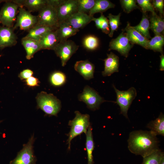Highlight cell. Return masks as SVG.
Returning <instances> with one entry per match:
<instances>
[{
  "mask_svg": "<svg viewBox=\"0 0 164 164\" xmlns=\"http://www.w3.org/2000/svg\"><path fill=\"white\" fill-rule=\"evenodd\" d=\"M156 136L151 131L132 132L128 140V147L132 153L144 158L159 149Z\"/></svg>",
  "mask_w": 164,
  "mask_h": 164,
  "instance_id": "1",
  "label": "cell"
},
{
  "mask_svg": "<svg viewBox=\"0 0 164 164\" xmlns=\"http://www.w3.org/2000/svg\"><path fill=\"white\" fill-rule=\"evenodd\" d=\"M60 0H48L47 4L39 11L35 25L56 29L59 25L57 8Z\"/></svg>",
  "mask_w": 164,
  "mask_h": 164,
  "instance_id": "2",
  "label": "cell"
},
{
  "mask_svg": "<svg viewBox=\"0 0 164 164\" xmlns=\"http://www.w3.org/2000/svg\"><path fill=\"white\" fill-rule=\"evenodd\" d=\"M75 116L68 123L71 128L67 140L68 149H70L71 142L76 137L83 133L86 134L90 125V116L87 114H83L78 111L75 112Z\"/></svg>",
  "mask_w": 164,
  "mask_h": 164,
  "instance_id": "3",
  "label": "cell"
},
{
  "mask_svg": "<svg viewBox=\"0 0 164 164\" xmlns=\"http://www.w3.org/2000/svg\"><path fill=\"white\" fill-rule=\"evenodd\" d=\"M38 108L46 114L57 116L61 108L60 101L51 94L42 91L36 97Z\"/></svg>",
  "mask_w": 164,
  "mask_h": 164,
  "instance_id": "4",
  "label": "cell"
},
{
  "mask_svg": "<svg viewBox=\"0 0 164 164\" xmlns=\"http://www.w3.org/2000/svg\"><path fill=\"white\" fill-rule=\"evenodd\" d=\"M35 140L33 134L27 143L24 145L16 157L10 161V164H36V158L33 149Z\"/></svg>",
  "mask_w": 164,
  "mask_h": 164,
  "instance_id": "5",
  "label": "cell"
},
{
  "mask_svg": "<svg viewBox=\"0 0 164 164\" xmlns=\"http://www.w3.org/2000/svg\"><path fill=\"white\" fill-rule=\"evenodd\" d=\"M78 99L93 111L98 109L101 104L106 101L96 91L88 85L85 86L82 93L79 94Z\"/></svg>",
  "mask_w": 164,
  "mask_h": 164,
  "instance_id": "6",
  "label": "cell"
},
{
  "mask_svg": "<svg viewBox=\"0 0 164 164\" xmlns=\"http://www.w3.org/2000/svg\"><path fill=\"white\" fill-rule=\"evenodd\" d=\"M117 95L116 103L120 107L121 113L128 118L127 112L133 101L136 97L137 92L134 87L127 91H121L113 86Z\"/></svg>",
  "mask_w": 164,
  "mask_h": 164,
  "instance_id": "7",
  "label": "cell"
},
{
  "mask_svg": "<svg viewBox=\"0 0 164 164\" xmlns=\"http://www.w3.org/2000/svg\"><path fill=\"white\" fill-rule=\"evenodd\" d=\"M79 47L73 41L67 40L59 42L53 50L60 59L62 65L64 67Z\"/></svg>",
  "mask_w": 164,
  "mask_h": 164,
  "instance_id": "8",
  "label": "cell"
},
{
  "mask_svg": "<svg viewBox=\"0 0 164 164\" xmlns=\"http://www.w3.org/2000/svg\"><path fill=\"white\" fill-rule=\"evenodd\" d=\"M59 24L77 12V0H60L57 8Z\"/></svg>",
  "mask_w": 164,
  "mask_h": 164,
  "instance_id": "9",
  "label": "cell"
},
{
  "mask_svg": "<svg viewBox=\"0 0 164 164\" xmlns=\"http://www.w3.org/2000/svg\"><path fill=\"white\" fill-rule=\"evenodd\" d=\"M12 2L5 3L0 11V23L6 27L12 28L19 6Z\"/></svg>",
  "mask_w": 164,
  "mask_h": 164,
  "instance_id": "10",
  "label": "cell"
},
{
  "mask_svg": "<svg viewBox=\"0 0 164 164\" xmlns=\"http://www.w3.org/2000/svg\"><path fill=\"white\" fill-rule=\"evenodd\" d=\"M132 45L125 32H123L116 38L111 39L109 43V50H116L121 55L127 57Z\"/></svg>",
  "mask_w": 164,
  "mask_h": 164,
  "instance_id": "11",
  "label": "cell"
},
{
  "mask_svg": "<svg viewBox=\"0 0 164 164\" xmlns=\"http://www.w3.org/2000/svg\"><path fill=\"white\" fill-rule=\"evenodd\" d=\"M19 11L16 22L13 29L19 27L21 30H29L36 24L37 16L32 15L29 11L26 10L22 6H19Z\"/></svg>",
  "mask_w": 164,
  "mask_h": 164,
  "instance_id": "12",
  "label": "cell"
},
{
  "mask_svg": "<svg viewBox=\"0 0 164 164\" xmlns=\"http://www.w3.org/2000/svg\"><path fill=\"white\" fill-rule=\"evenodd\" d=\"M17 39L12 28H0V49L15 45L17 42Z\"/></svg>",
  "mask_w": 164,
  "mask_h": 164,
  "instance_id": "13",
  "label": "cell"
},
{
  "mask_svg": "<svg viewBox=\"0 0 164 164\" xmlns=\"http://www.w3.org/2000/svg\"><path fill=\"white\" fill-rule=\"evenodd\" d=\"M93 16L87 14L77 12L64 21L73 28L79 30L82 29L92 21Z\"/></svg>",
  "mask_w": 164,
  "mask_h": 164,
  "instance_id": "14",
  "label": "cell"
},
{
  "mask_svg": "<svg viewBox=\"0 0 164 164\" xmlns=\"http://www.w3.org/2000/svg\"><path fill=\"white\" fill-rule=\"evenodd\" d=\"M125 31L126 32L125 33L131 43L132 45L138 44L148 49L149 40L135 30L129 23H127Z\"/></svg>",
  "mask_w": 164,
  "mask_h": 164,
  "instance_id": "15",
  "label": "cell"
},
{
  "mask_svg": "<svg viewBox=\"0 0 164 164\" xmlns=\"http://www.w3.org/2000/svg\"><path fill=\"white\" fill-rule=\"evenodd\" d=\"M74 68L85 80H89L94 77V66L88 60L77 61Z\"/></svg>",
  "mask_w": 164,
  "mask_h": 164,
  "instance_id": "16",
  "label": "cell"
},
{
  "mask_svg": "<svg viewBox=\"0 0 164 164\" xmlns=\"http://www.w3.org/2000/svg\"><path fill=\"white\" fill-rule=\"evenodd\" d=\"M104 61V69L102 72L103 76H110L114 73L118 71L119 59L115 54L111 52L107 54V57Z\"/></svg>",
  "mask_w": 164,
  "mask_h": 164,
  "instance_id": "17",
  "label": "cell"
},
{
  "mask_svg": "<svg viewBox=\"0 0 164 164\" xmlns=\"http://www.w3.org/2000/svg\"><path fill=\"white\" fill-rule=\"evenodd\" d=\"M56 29L50 31L38 40L42 49L54 50L59 42Z\"/></svg>",
  "mask_w": 164,
  "mask_h": 164,
  "instance_id": "18",
  "label": "cell"
},
{
  "mask_svg": "<svg viewBox=\"0 0 164 164\" xmlns=\"http://www.w3.org/2000/svg\"><path fill=\"white\" fill-rule=\"evenodd\" d=\"M56 30L59 42L67 40L68 38L75 35L79 31L73 28L65 22L59 23Z\"/></svg>",
  "mask_w": 164,
  "mask_h": 164,
  "instance_id": "19",
  "label": "cell"
},
{
  "mask_svg": "<svg viewBox=\"0 0 164 164\" xmlns=\"http://www.w3.org/2000/svg\"><path fill=\"white\" fill-rule=\"evenodd\" d=\"M21 41L26 52V57L28 60L33 57L36 53L41 50L38 41L24 37Z\"/></svg>",
  "mask_w": 164,
  "mask_h": 164,
  "instance_id": "20",
  "label": "cell"
},
{
  "mask_svg": "<svg viewBox=\"0 0 164 164\" xmlns=\"http://www.w3.org/2000/svg\"><path fill=\"white\" fill-rule=\"evenodd\" d=\"M48 0H14L12 1L19 5L27 8L30 12L39 11L47 3Z\"/></svg>",
  "mask_w": 164,
  "mask_h": 164,
  "instance_id": "21",
  "label": "cell"
},
{
  "mask_svg": "<svg viewBox=\"0 0 164 164\" xmlns=\"http://www.w3.org/2000/svg\"><path fill=\"white\" fill-rule=\"evenodd\" d=\"M56 29L47 26L35 25L29 30L28 33L25 37L38 41L47 32Z\"/></svg>",
  "mask_w": 164,
  "mask_h": 164,
  "instance_id": "22",
  "label": "cell"
},
{
  "mask_svg": "<svg viewBox=\"0 0 164 164\" xmlns=\"http://www.w3.org/2000/svg\"><path fill=\"white\" fill-rule=\"evenodd\" d=\"M149 21L150 29L155 35H162L164 29V20L162 16H159L156 14H152Z\"/></svg>",
  "mask_w": 164,
  "mask_h": 164,
  "instance_id": "23",
  "label": "cell"
},
{
  "mask_svg": "<svg viewBox=\"0 0 164 164\" xmlns=\"http://www.w3.org/2000/svg\"><path fill=\"white\" fill-rule=\"evenodd\" d=\"M115 5L108 0H96L93 8L88 13V15L92 16L95 13L100 12L101 13L108 9L114 8Z\"/></svg>",
  "mask_w": 164,
  "mask_h": 164,
  "instance_id": "24",
  "label": "cell"
},
{
  "mask_svg": "<svg viewBox=\"0 0 164 164\" xmlns=\"http://www.w3.org/2000/svg\"><path fill=\"white\" fill-rule=\"evenodd\" d=\"M150 131L156 135H164V116L161 113L158 117L154 121L150 122L147 126Z\"/></svg>",
  "mask_w": 164,
  "mask_h": 164,
  "instance_id": "25",
  "label": "cell"
},
{
  "mask_svg": "<svg viewBox=\"0 0 164 164\" xmlns=\"http://www.w3.org/2000/svg\"><path fill=\"white\" fill-rule=\"evenodd\" d=\"M92 128L90 126L85 134L86 135V148L87 152V164H94L93 152L94 145V142Z\"/></svg>",
  "mask_w": 164,
  "mask_h": 164,
  "instance_id": "26",
  "label": "cell"
},
{
  "mask_svg": "<svg viewBox=\"0 0 164 164\" xmlns=\"http://www.w3.org/2000/svg\"><path fill=\"white\" fill-rule=\"evenodd\" d=\"M132 27L148 39L151 38L149 32V21L146 13H143L142 19L139 24Z\"/></svg>",
  "mask_w": 164,
  "mask_h": 164,
  "instance_id": "27",
  "label": "cell"
},
{
  "mask_svg": "<svg viewBox=\"0 0 164 164\" xmlns=\"http://www.w3.org/2000/svg\"><path fill=\"white\" fill-rule=\"evenodd\" d=\"M164 44V37L162 34L155 35L151 40H149L148 49L163 54V47Z\"/></svg>",
  "mask_w": 164,
  "mask_h": 164,
  "instance_id": "28",
  "label": "cell"
},
{
  "mask_svg": "<svg viewBox=\"0 0 164 164\" xmlns=\"http://www.w3.org/2000/svg\"><path fill=\"white\" fill-rule=\"evenodd\" d=\"M164 157V153L159 149L143 158L142 164H159Z\"/></svg>",
  "mask_w": 164,
  "mask_h": 164,
  "instance_id": "29",
  "label": "cell"
},
{
  "mask_svg": "<svg viewBox=\"0 0 164 164\" xmlns=\"http://www.w3.org/2000/svg\"><path fill=\"white\" fill-rule=\"evenodd\" d=\"M92 21H94L97 28L100 29L104 33L108 34L110 32L108 19L102 13L98 18L93 17Z\"/></svg>",
  "mask_w": 164,
  "mask_h": 164,
  "instance_id": "30",
  "label": "cell"
},
{
  "mask_svg": "<svg viewBox=\"0 0 164 164\" xmlns=\"http://www.w3.org/2000/svg\"><path fill=\"white\" fill-rule=\"evenodd\" d=\"M83 45L84 47L88 50H94L99 46V39L94 35H89L86 36L84 39Z\"/></svg>",
  "mask_w": 164,
  "mask_h": 164,
  "instance_id": "31",
  "label": "cell"
},
{
  "mask_svg": "<svg viewBox=\"0 0 164 164\" xmlns=\"http://www.w3.org/2000/svg\"><path fill=\"white\" fill-rule=\"evenodd\" d=\"M50 80L52 85L56 87H59L65 84L66 77L63 73L60 71H56L51 74Z\"/></svg>",
  "mask_w": 164,
  "mask_h": 164,
  "instance_id": "32",
  "label": "cell"
},
{
  "mask_svg": "<svg viewBox=\"0 0 164 164\" xmlns=\"http://www.w3.org/2000/svg\"><path fill=\"white\" fill-rule=\"evenodd\" d=\"M121 15V13H119L116 15L109 13L108 16L109 27L110 28L108 35L111 37H112L114 32L117 30L120 25Z\"/></svg>",
  "mask_w": 164,
  "mask_h": 164,
  "instance_id": "33",
  "label": "cell"
},
{
  "mask_svg": "<svg viewBox=\"0 0 164 164\" xmlns=\"http://www.w3.org/2000/svg\"><path fill=\"white\" fill-rule=\"evenodd\" d=\"M77 12L87 14L93 8L95 0H77Z\"/></svg>",
  "mask_w": 164,
  "mask_h": 164,
  "instance_id": "34",
  "label": "cell"
},
{
  "mask_svg": "<svg viewBox=\"0 0 164 164\" xmlns=\"http://www.w3.org/2000/svg\"><path fill=\"white\" fill-rule=\"evenodd\" d=\"M136 2L140 7L143 13H146L148 11L152 12V14H156L151 1L149 0H137Z\"/></svg>",
  "mask_w": 164,
  "mask_h": 164,
  "instance_id": "35",
  "label": "cell"
},
{
  "mask_svg": "<svg viewBox=\"0 0 164 164\" xmlns=\"http://www.w3.org/2000/svg\"><path fill=\"white\" fill-rule=\"evenodd\" d=\"M124 11L129 13L135 9L138 8L136 4V1L134 0H122L120 1Z\"/></svg>",
  "mask_w": 164,
  "mask_h": 164,
  "instance_id": "36",
  "label": "cell"
},
{
  "mask_svg": "<svg viewBox=\"0 0 164 164\" xmlns=\"http://www.w3.org/2000/svg\"><path fill=\"white\" fill-rule=\"evenodd\" d=\"M152 5L155 9L158 11L161 16L164 15V0H154L152 1Z\"/></svg>",
  "mask_w": 164,
  "mask_h": 164,
  "instance_id": "37",
  "label": "cell"
},
{
  "mask_svg": "<svg viewBox=\"0 0 164 164\" xmlns=\"http://www.w3.org/2000/svg\"><path fill=\"white\" fill-rule=\"evenodd\" d=\"M26 84L30 87H34L39 86L40 81L38 79L34 77L31 76L25 80Z\"/></svg>",
  "mask_w": 164,
  "mask_h": 164,
  "instance_id": "38",
  "label": "cell"
},
{
  "mask_svg": "<svg viewBox=\"0 0 164 164\" xmlns=\"http://www.w3.org/2000/svg\"><path fill=\"white\" fill-rule=\"evenodd\" d=\"M33 74V72L30 69H26L21 71L19 75V77L22 80L26 79L31 77Z\"/></svg>",
  "mask_w": 164,
  "mask_h": 164,
  "instance_id": "39",
  "label": "cell"
},
{
  "mask_svg": "<svg viewBox=\"0 0 164 164\" xmlns=\"http://www.w3.org/2000/svg\"><path fill=\"white\" fill-rule=\"evenodd\" d=\"M160 64L159 70L161 71H163L164 70V55L163 54H161L160 56Z\"/></svg>",
  "mask_w": 164,
  "mask_h": 164,
  "instance_id": "40",
  "label": "cell"
},
{
  "mask_svg": "<svg viewBox=\"0 0 164 164\" xmlns=\"http://www.w3.org/2000/svg\"><path fill=\"white\" fill-rule=\"evenodd\" d=\"M159 164H164V157L162 159Z\"/></svg>",
  "mask_w": 164,
  "mask_h": 164,
  "instance_id": "41",
  "label": "cell"
},
{
  "mask_svg": "<svg viewBox=\"0 0 164 164\" xmlns=\"http://www.w3.org/2000/svg\"><path fill=\"white\" fill-rule=\"evenodd\" d=\"M1 122H2V121H0V123H1Z\"/></svg>",
  "mask_w": 164,
  "mask_h": 164,
  "instance_id": "42",
  "label": "cell"
},
{
  "mask_svg": "<svg viewBox=\"0 0 164 164\" xmlns=\"http://www.w3.org/2000/svg\"><path fill=\"white\" fill-rule=\"evenodd\" d=\"M1 56H0V57Z\"/></svg>",
  "mask_w": 164,
  "mask_h": 164,
  "instance_id": "43",
  "label": "cell"
}]
</instances>
